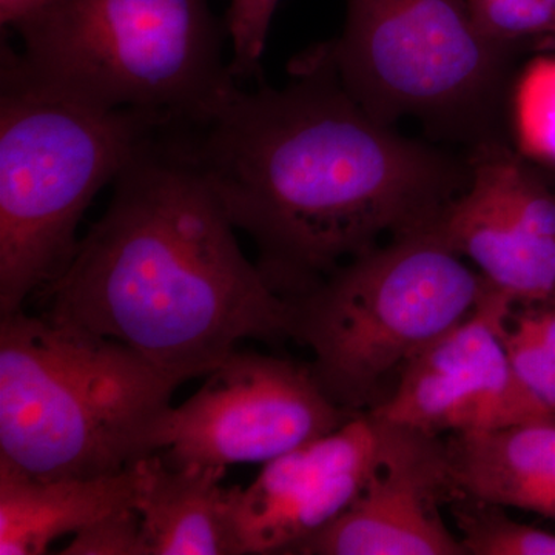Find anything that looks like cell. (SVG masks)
<instances>
[{"label": "cell", "mask_w": 555, "mask_h": 555, "mask_svg": "<svg viewBox=\"0 0 555 555\" xmlns=\"http://www.w3.org/2000/svg\"><path fill=\"white\" fill-rule=\"evenodd\" d=\"M546 3L547 9H550L551 13L555 17V0H543Z\"/></svg>", "instance_id": "cell-24"}, {"label": "cell", "mask_w": 555, "mask_h": 555, "mask_svg": "<svg viewBox=\"0 0 555 555\" xmlns=\"http://www.w3.org/2000/svg\"><path fill=\"white\" fill-rule=\"evenodd\" d=\"M137 509L144 555H236L222 466L171 467L141 460Z\"/></svg>", "instance_id": "cell-14"}, {"label": "cell", "mask_w": 555, "mask_h": 555, "mask_svg": "<svg viewBox=\"0 0 555 555\" xmlns=\"http://www.w3.org/2000/svg\"><path fill=\"white\" fill-rule=\"evenodd\" d=\"M62 555H144L137 507L116 511L73 535Z\"/></svg>", "instance_id": "cell-21"}, {"label": "cell", "mask_w": 555, "mask_h": 555, "mask_svg": "<svg viewBox=\"0 0 555 555\" xmlns=\"http://www.w3.org/2000/svg\"><path fill=\"white\" fill-rule=\"evenodd\" d=\"M385 422L378 465L360 494L291 555L466 554L440 514L441 502L454 495L447 443Z\"/></svg>", "instance_id": "cell-11"}, {"label": "cell", "mask_w": 555, "mask_h": 555, "mask_svg": "<svg viewBox=\"0 0 555 555\" xmlns=\"http://www.w3.org/2000/svg\"><path fill=\"white\" fill-rule=\"evenodd\" d=\"M16 31L43 82L173 127L201 122L236 83L208 0H57Z\"/></svg>", "instance_id": "cell-7"}, {"label": "cell", "mask_w": 555, "mask_h": 555, "mask_svg": "<svg viewBox=\"0 0 555 555\" xmlns=\"http://www.w3.org/2000/svg\"><path fill=\"white\" fill-rule=\"evenodd\" d=\"M166 127L160 116L64 93L2 43L0 315L64 272L91 201Z\"/></svg>", "instance_id": "cell-4"}, {"label": "cell", "mask_w": 555, "mask_h": 555, "mask_svg": "<svg viewBox=\"0 0 555 555\" xmlns=\"http://www.w3.org/2000/svg\"><path fill=\"white\" fill-rule=\"evenodd\" d=\"M525 310L539 331L540 337L555 356V299L540 302V305L526 306Z\"/></svg>", "instance_id": "cell-23"}, {"label": "cell", "mask_w": 555, "mask_h": 555, "mask_svg": "<svg viewBox=\"0 0 555 555\" xmlns=\"http://www.w3.org/2000/svg\"><path fill=\"white\" fill-rule=\"evenodd\" d=\"M513 305L489 284L477 309L418 353L393 392L371 411L433 436L555 420L511 366L505 331Z\"/></svg>", "instance_id": "cell-9"}, {"label": "cell", "mask_w": 555, "mask_h": 555, "mask_svg": "<svg viewBox=\"0 0 555 555\" xmlns=\"http://www.w3.org/2000/svg\"><path fill=\"white\" fill-rule=\"evenodd\" d=\"M57 0H0V22L16 30Z\"/></svg>", "instance_id": "cell-22"}, {"label": "cell", "mask_w": 555, "mask_h": 555, "mask_svg": "<svg viewBox=\"0 0 555 555\" xmlns=\"http://www.w3.org/2000/svg\"><path fill=\"white\" fill-rule=\"evenodd\" d=\"M436 229L460 257L514 302L555 299V238L537 235L467 185L441 211Z\"/></svg>", "instance_id": "cell-15"}, {"label": "cell", "mask_w": 555, "mask_h": 555, "mask_svg": "<svg viewBox=\"0 0 555 555\" xmlns=\"http://www.w3.org/2000/svg\"><path fill=\"white\" fill-rule=\"evenodd\" d=\"M139 463L109 476L67 478L31 477L0 463V554H47L54 540L137 507Z\"/></svg>", "instance_id": "cell-12"}, {"label": "cell", "mask_w": 555, "mask_h": 555, "mask_svg": "<svg viewBox=\"0 0 555 555\" xmlns=\"http://www.w3.org/2000/svg\"><path fill=\"white\" fill-rule=\"evenodd\" d=\"M153 430V454L171 467L272 462L346 425L310 366L259 353H230Z\"/></svg>", "instance_id": "cell-8"}, {"label": "cell", "mask_w": 555, "mask_h": 555, "mask_svg": "<svg viewBox=\"0 0 555 555\" xmlns=\"http://www.w3.org/2000/svg\"><path fill=\"white\" fill-rule=\"evenodd\" d=\"M505 345L521 385L555 414V356L526 310L514 318L513 326H506Z\"/></svg>", "instance_id": "cell-19"}, {"label": "cell", "mask_w": 555, "mask_h": 555, "mask_svg": "<svg viewBox=\"0 0 555 555\" xmlns=\"http://www.w3.org/2000/svg\"><path fill=\"white\" fill-rule=\"evenodd\" d=\"M278 2L280 0H230L224 27L232 43L229 69L233 79L258 75Z\"/></svg>", "instance_id": "cell-20"}, {"label": "cell", "mask_w": 555, "mask_h": 555, "mask_svg": "<svg viewBox=\"0 0 555 555\" xmlns=\"http://www.w3.org/2000/svg\"><path fill=\"white\" fill-rule=\"evenodd\" d=\"M292 73L281 89L235 83L201 122L170 130L287 299L385 236L436 224L470 181L467 158L367 115L315 51Z\"/></svg>", "instance_id": "cell-1"}, {"label": "cell", "mask_w": 555, "mask_h": 555, "mask_svg": "<svg viewBox=\"0 0 555 555\" xmlns=\"http://www.w3.org/2000/svg\"><path fill=\"white\" fill-rule=\"evenodd\" d=\"M489 283L436 225L350 259L294 306V335L313 375L350 412L377 406L379 387L480 305Z\"/></svg>", "instance_id": "cell-6"}, {"label": "cell", "mask_w": 555, "mask_h": 555, "mask_svg": "<svg viewBox=\"0 0 555 555\" xmlns=\"http://www.w3.org/2000/svg\"><path fill=\"white\" fill-rule=\"evenodd\" d=\"M385 437V420L360 412L334 433L266 463L246 489H228L235 554H291L334 521L367 483Z\"/></svg>", "instance_id": "cell-10"}, {"label": "cell", "mask_w": 555, "mask_h": 555, "mask_svg": "<svg viewBox=\"0 0 555 555\" xmlns=\"http://www.w3.org/2000/svg\"><path fill=\"white\" fill-rule=\"evenodd\" d=\"M485 35L505 43L555 36V17L543 0H467Z\"/></svg>", "instance_id": "cell-18"}, {"label": "cell", "mask_w": 555, "mask_h": 555, "mask_svg": "<svg viewBox=\"0 0 555 555\" xmlns=\"http://www.w3.org/2000/svg\"><path fill=\"white\" fill-rule=\"evenodd\" d=\"M459 540L470 555H555V534L507 516L503 506L452 496Z\"/></svg>", "instance_id": "cell-16"}, {"label": "cell", "mask_w": 555, "mask_h": 555, "mask_svg": "<svg viewBox=\"0 0 555 555\" xmlns=\"http://www.w3.org/2000/svg\"><path fill=\"white\" fill-rule=\"evenodd\" d=\"M224 208L163 129L115 179L100 221L39 292L50 318L124 343L182 382L241 339L294 335V306L241 250Z\"/></svg>", "instance_id": "cell-2"}, {"label": "cell", "mask_w": 555, "mask_h": 555, "mask_svg": "<svg viewBox=\"0 0 555 555\" xmlns=\"http://www.w3.org/2000/svg\"><path fill=\"white\" fill-rule=\"evenodd\" d=\"M526 43L478 28L467 0H347L338 39L313 51L385 126L415 119L437 141H507L516 60Z\"/></svg>", "instance_id": "cell-5"}, {"label": "cell", "mask_w": 555, "mask_h": 555, "mask_svg": "<svg viewBox=\"0 0 555 555\" xmlns=\"http://www.w3.org/2000/svg\"><path fill=\"white\" fill-rule=\"evenodd\" d=\"M447 448L452 496L555 520V420L452 434Z\"/></svg>", "instance_id": "cell-13"}, {"label": "cell", "mask_w": 555, "mask_h": 555, "mask_svg": "<svg viewBox=\"0 0 555 555\" xmlns=\"http://www.w3.org/2000/svg\"><path fill=\"white\" fill-rule=\"evenodd\" d=\"M182 383L116 339L5 313L0 463L38 478L129 469L153 455V430Z\"/></svg>", "instance_id": "cell-3"}, {"label": "cell", "mask_w": 555, "mask_h": 555, "mask_svg": "<svg viewBox=\"0 0 555 555\" xmlns=\"http://www.w3.org/2000/svg\"><path fill=\"white\" fill-rule=\"evenodd\" d=\"M509 122L521 155L555 166V57H539L517 76Z\"/></svg>", "instance_id": "cell-17"}]
</instances>
